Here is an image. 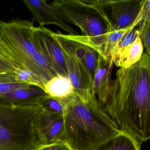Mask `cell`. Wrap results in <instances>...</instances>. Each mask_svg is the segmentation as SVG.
<instances>
[{"instance_id":"1","label":"cell","mask_w":150,"mask_h":150,"mask_svg":"<svg viewBox=\"0 0 150 150\" xmlns=\"http://www.w3.org/2000/svg\"><path fill=\"white\" fill-rule=\"evenodd\" d=\"M103 107L119 129L140 144L150 139V57L146 52L131 66L117 70Z\"/></svg>"},{"instance_id":"2","label":"cell","mask_w":150,"mask_h":150,"mask_svg":"<svg viewBox=\"0 0 150 150\" xmlns=\"http://www.w3.org/2000/svg\"><path fill=\"white\" fill-rule=\"evenodd\" d=\"M63 118L59 140L72 150H96L122 131L93 94L83 100L74 92L65 99Z\"/></svg>"},{"instance_id":"3","label":"cell","mask_w":150,"mask_h":150,"mask_svg":"<svg viewBox=\"0 0 150 150\" xmlns=\"http://www.w3.org/2000/svg\"><path fill=\"white\" fill-rule=\"evenodd\" d=\"M98 1L56 0L50 6L64 22L80 29L91 46L104 59L103 50L107 29L103 19L105 12Z\"/></svg>"},{"instance_id":"4","label":"cell","mask_w":150,"mask_h":150,"mask_svg":"<svg viewBox=\"0 0 150 150\" xmlns=\"http://www.w3.org/2000/svg\"><path fill=\"white\" fill-rule=\"evenodd\" d=\"M40 109L0 103V150H33L39 144L35 126Z\"/></svg>"},{"instance_id":"5","label":"cell","mask_w":150,"mask_h":150,"mask_svg":"<svg viewBox=\"0 0 150 150\" xmlns=\"http://www.w3.org/2000/svg\"><path fill=\"white\" fill-rule=\"evenodd\" d=\"M33 21L15 19L0 23V45L17 56L34 60L33 55L38 50L34 38Z\"/></svg>"},{"instance_id":"6","label":"cell","mask_w":150,"mask_h":150,"mask_svg":"<svg viewBox=\"0 0 150 150\" xmlns=\"http://www.w3.org/2000/svg\"><path fill=\"white\" fill-rule=\"evenodd\" d=\"M110 11L108 15L114 31L131 27L142 20L144 1L102 0Z\"/></svg>"},{"instance_id":"7","label":"cell","mask_w":150,"mask_h":150,"mask_svg":"<svg viewBox=\"0 0 150 150\" xmlns=\"http://www.w3.org/2000/svg\"><path fill=\"white\" fill-rule=\"evenodd\" d=\"M34 38L38 50L55 71L59 75L68 78L64 55L54 37V32L44 26L35 27Z\"/></svg>"},{"instance_id":"8","label":"cell","mask_w":150,"mask_h":150,"mask_svg":"<svg viewBox=\"0 0 150 150\" xmlns=\"http://www.w3.org/2000/svg\"><path fill=\"white\" fill-rule=\"evenodd\" d=\"M56 39L64 52L68 78L73 86L74 93L83 100L86 99L92 93L89 79L81 61L66 45Z\"/></svg>"},{"instance_id":"9","label":"cell","mask_w":150,"mask_h":150,"mask_svg":"<svg viewBox=\"0 0 150 150\" xmlns=\"http://www.w3.org/2000/svg\"><path fill=\"white\" fill-rule=\"evenodd\" d=\"M64 126L63 115L41 109L36 122L35 131L39 144H47L59 141Z\"/></svg>"},{"instance_id":"10","label":"cell","mask_w":150,"mask_h":150,"mask_svg":"<svg viewBox=\"0 0 150 150\" xmlns=\"http://www.w3.org/2000/svg\"><path fill=\"white\" fill-rule=\"evenodd\" d=\"M44 0H24L23 3L32 15V20L40 26L54 24L59 26L69 35H78L74 29L64 22L54 9Z\"/></svg>"},{"instance_id":"11","label":"cell","mask_w":150,"mask_h":150,"mask_svg":"<svg viewBox=\"0 0 150 150\" xmlns=\"http://www.w3.org/2000/svg\"><path fill=\"white\" fill-rule=\"evenodd\" d=\"M114 63L104 59L99 54L91 93L104 106L108 101L112 87L111 71Z\"/></svg>"},{"instance_id":"12","label":"cell","mask_w":150,"mask_h":150,"mask_svg":"<svg viewBox=\"0 0 150 150\" xmlns=\"http://www.w3.org/2000/svg\"><path fill=\"white\" fill-rule=\"evenodd\" d=\"M46 92L39 87H30L0 95V103L15 106H37L47 96Z\"/></svg>"},{"instance_id":"13","label":"cell","mask_w":150,"mask_h":150,"mask_svg":"<svg viewBox=\"0 0 150 150\" xmlns=\"http://www.w3.org/2000/svg\"><path fill=\"white\" fill-rule=\"evenodd\" d=\"M141 144L132 135L122 131L96 150H140Z\"/></svg>"},{"instance_id":"14","label":"cell","mask_w":150,"mask_h":150,"mask_svg":"<svg viewBox=\"0 0 150 150\" xmlns=\"http://www.w3.org/2000/svg\"><path fill=\"white\" fill-rule=\"evenodd\" d=\"M44 90L50 96L62 99L67 98L74 92L69 78L60 75L46 83Z\"/></svg>"},{"instance_id":"15","label":"cell","mask_w":150,"mask_h":150,"mask_svg":"<svg viewBox=\"0 0 150 150\" xmlns=\"http://www.w3.org/2000/svg\"><path fill=\"white\" fill-rule=\"evenodd\" d=\"M143 46L139 36L125 49L121 58L115 64L116 66L128 68L138 62L144 54Z\"/></svg>"},{"instance_id":"16","label":"cell","mask_w":150,"mask_h":150,"mask_svg":"<svg viewBox=\"0 0 150 150\" xmlns=\"http://www.w3.org/2000/svg\"><path fill=\"white\" fill-rule=\"evenodd\" d=\"M139 23H136L131 27L115 30L107 34L108 36L103 50L104 59L114 63V53L118 43L128 31L135 28L138 25Z\"/></svg>"},{"instance_id":"17","label":"cell","mask_w":150,"mask_h":150,"mask_svg":"<svg viewBox=\"0 0 150 150\" xmlns=\"http://www.w3.org/2000/svg\"><path fill=\"white\" fill-rule=\"evenodd\" d=\"M99 54L98 52L89 44L87 48L86 52L81 60L82 65L89 79L91 88L93 82Z\"/></svg>"},{"instance_id":"18","label":"cell","mask_w":150,"mask_h":150,"mask_svg":"<svg viewBox=\"0 0 150 150\" xmlns=\"http://www.w3.org/2000/svg\"><path fill=\"white\" fill-rule=\"evenodd\" d=\"M34 62L43 77L45 84L59 75L51 66L40 51L38 50L33 55Z\"/></svg>"},{"instance_id":"19","label":"cell","mask_w":150,"mask_h":150,"mask_svg":"<svg viewBox=\"0 0 150 150\" xmlns=\"http://www.w3.org/2000/svg\"><path fill=\"white\" fill-rule=\"evenodd\" d=\"M40 105L42 109L47 112L63 115L65 109V99L56 98L47 95L42 100Z\"/></svg>"},{"instance_id":"20","label":"cell","mask_w":150,"mask_h":150,"mask_svg":"<svg viewBox=\"0 0 150 150\" xmlns=\"http://www.w3.org/2000/svg\"><path fill=\"white\" fill-rule=\"evenodd\" d=\"M139 36V29L135 28L128 31L122 38L114 53L113 61L115 64L121 58L125 49Z\"/></svg>"},{"instance_id":"21","label":"cell","mask_w":150,"mask_h":150,"mask_svg":"<svg viewBox=\"0 0 150 150\" xmlns=\"http://www.w3.org/2000/svg\"><path fill=\"white\" fill-rule=\"evenodd\" d=\"M138 25L139 37L143 46L150 57V23L142 20Z\"/></svg>"},{"instance_id":"22","label":"cell","mask_w":150,"mask_h":150,"mask_svg":"<svg viewBox=\"0 0 150 150\" xmlns=\"http://www.w3.org/2000/svg\"><path fill=\"white\" fill-rule=\"evenodd\" d=\"M33 85L17 82H0V95L30 87Z\"/></svg>"},{"instance_id":"23","label":"cell","mask_w":150,"mask_h":150,"mask_svg":"<svg viewBox=\"0 0 150 150\" xmlns=\"http://www.w3.org/2000/svg\"><path fill=\"white\" fill-rule=\"evenodd\" d=\"M33 150H72V149L67 144L59 140L47 144H39Z\"/></svg>"},{"instance_id":"24","label":"cell","mask_w":150,"mask_h":150,"mask_svg":"<svg viewBox=\"0 0 150 150\" xmlns=\"http://www.w3.org/2000/svg\"><path fill=\"white\" fill-rule=\"evenodd\" d=\"M142 20L150 23V0H145L142 13Z\"/></svg>"}]
</instances>
